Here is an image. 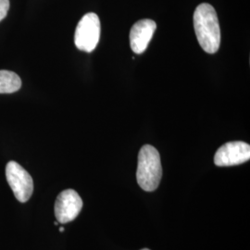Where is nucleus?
Here are the masks:
<instances>
[{
	"label": "nucleus",
	"instance_id": "nucleus-1",
	"mask_svg": "<svg viewBox=\"0 0 250 250\" xmlns=\"http://www.w3.org/2000/svg\"><path fill=\"white\" fill-rule=\"evenodd\" d=\"M194 29L197 41L202 49L208 54H214L221 45V29L214 8L202 3L194 12Z\"/></svg>",
	"mask_w": 250,
	"mask_h": 250
},
{
	"label": "nucleus",
	"instance_id": "nucleus-2",
	"mask_svg": "<svg viewBox=\"0 0 250 250\" xmlns=\"http://www.w3.org/2000/svg\"><path fill=\"white\" fill-rule=\"evenodd\" d=\"M162 177L161 156L150 145H145L138 154L136 171L137 183L146 192L155 191L160 186Z\"/></svg>",
	"mask_w": 250,
	"mask_h": 250
},
{
	"label": "nucleus",
	"instance_id": "nucleus-3",
	"mask_svg": "<svg viewBox=\"0 0 250 250\" xmlns=\"http://www.w3.org/2000/svg\"><path fill=\"white\" fill-rule=\"evenodd\" d=\"M100 38V21L96 13L90 12L85 14L78 22L75 35L74 44L76 47L84 52L90 53L95 50Z\"/></svg>",
	"mask_w": 250,
	"mask_h": 250
},
{
	"label": "nucleus",
	"instance_id": "nucleus-4",
	"mask_svg": "<svg viewBox=\"0 0 250 250\" xmlns=\"http://www.w3.org/2000/svg\"><path fill=\"white\" fill-rule=\"evenodd\" d=\"M6 178L18 201L27 202L34 192V181L24 168L16 161H9L6 166Z\"/></svg>",
	"mask_w": 250,
	"mask_h": 250
},
{
	"label": "nucleus",
	"instance_id": "nucleus-5",
	"mask_svg": "<svg viewBox=\"0 0 250 250\" xmlns=\"http://www.w3.org/2000/svg\"><path fill=\"white\" fill-rule=\"evenodd\" d=\"M83 208V200L79 194L72 190L62 191L55 202V216L60 224H67L76 219Z\"/></svg>",
	"mask_w": 250,
	"mask_h": 250
},
{
	"label": "nucleus",
	"instance_id": "nucleus-6",
	"mask_svg": "<svg viewBox=\"0 0 250 250\" xmlns=\"http://www.w3.org/2000/svg\"><path fill=\"white\" fill-rule=\"evenodd\" d=\"M250 146L242 141H234L223 145L215 154V165L228 167L239 165L250 161Z\"/></svg>",
	"mask_w": 250,
	"mask_h": 250
},
{
	"label": "nucleus",
	"instance_id": "nucleus-7",
	"mask_svg": "<svg viewBox=\"0 0 250 250\" xmlns=\"http://www.w3.org/2000/svg\"><path fill=\"white\" fill-rule=\"evenodd\" d=\"M157 28L154 21L144 19L135 22L130 32V45L135 54H142L147 48Z\"/></svg>",
	"mask_w": 250,
	"mask_h": 250
},
{
	"label": "nucleus",
	"instance_id": "nucleus-8",
	"mask_svg": "<svg viewBox=\"0 0 250 250\" xmlns=\"http://www.w3.org/2000/svg\"><path fill=\"white\" fill-rule=\"evenodd\" d=\"M21 86V80L17 73L1 70L0 71V94H12Z\"/></svg>",
	"mask_w": 250,
	"mask_h": 250
},
{
	"label": "nucleus",
	"instance_id": "nucleus-9",
	"mask_svg": "<svg viewBox=\"0 0 250 250\" xmlns=\"http://www.w3.org/2000/svg\"><path fill=\"white\" fill-rule=\"evenodd\" d=\"M9 9V0H0V21L7 16Z\"/></svg>",
	"mask_w": 250,
	"mask_h": 250
},
{
	"label": "nucleus",
	"instance_id": "nucleus-10",
	"mask_svg": "<svg viewBox=\"0 0 250 250\" xmlns=\"http://www.w3.org/2000/svg\"><path fill=\"white\" fill-rule=\"evenodd\" d=\"M60 232H64V228H63V227H61V228H60Z\"/></svg>",
	"mask_w": 250,
	"mask_h": 250
},
{
	"label": "nucleus",
	"instance_id": "nucleus-11",
	"mask_svg": "<svg viewBox=\"0 0 250 250\" xmlns=\"http://www.w3.org/2000/svg\"><path fill=\"white\" fill-rule=\"evenodd\" d=\"M55 225H59V222H55Z\"/></svg>",
	"mask_w": 250,
	"mask_h": 250
},
{
	"label": "nucleus",
	"instance_id": "nucleus-12",
	"mask_svg": "<svg viewBox=\"0 0 250 250\" xmlns=\"http://www.w3.org/2000/svg\"><path fill=\"white\" fill-rule=\"evenodd\" d=\"M147 250V249H144V250Z\"/></svg>",
	"mask_w": 250,
	"mask_h": 250
}]
</instances>
